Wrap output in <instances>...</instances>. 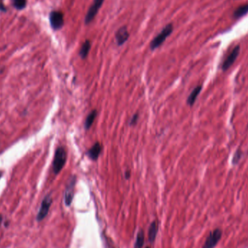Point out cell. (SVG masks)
<instances>
[{
	"instance_id": "1",
	"label": "cell",
	"mask_w": 248,
	"mask_h": 248,
	"mask_svg": "<svg viewBox=\"0 0 248 248\" xmlns=\"http://www.w3.org/2000/svg\"><path fill=\"white\" fill-rule=\"evenodd\" d=\"M67 153L63 147H59L56 149L54 152V160L52 162V170L54 174H58L66 163Z\"/></svg>"
},
{
	"instance_id": "2",
	"label": "cell",
	"mask_w": 248,
	"mask_h": 248,
	"mask_svg": "<svg viewBox=\"0 0 248 248\" xmlns=\"http://www.w3.org/2000/svg\"><path fill=\"white\" fill-rule=\"evenodd\" d=\"M173 32V25L168 24L167 26H165L161 32L158 34V36H155L150 43V49L152 50H154L165 42L166 38L169 36Z\"/></svg>"
},
{
	"instance_id": "3",
	"label": "cell",
	"mask_w": 248,
	"mask_h": 248,
	"mask_svg": "<svg viewBox=\"0 0 248 248\" xmlns=\"http://www.w3.org/2000/svg\"><path fill=\"white\" fill-rule=\"evenodd\" d=\"M52 197L51 195L49 194L46 195L44 197V198L43 199L42 203H41V206L38 212L36 215V220L38 222H40L43 220L45 218V217L49 213V208L52 205Z\"/></svg>"
},
{
	"instance_id": "4",
	"label": "cell",
	"mask_w": 248,
	"mask_h": 248,
	"mask_svg": "<svg viewBox=\"0 0 248 248\" xmlns=\"http://www.w3.org/2000/svg\"><path fill=\"white\" fill-rule=\"evenodd\" d=\"M76 177L72 176L70 177V180L68 181L66 188H65V192L64 195V200H65V205L69 207L72 203L74 195V189H75V184H76Z\"/></svg>"
},
{
	"instance_id": "5",
	"label": "cell",
	"mask_w": 248,
	"mask_h": 248,
	"mask_svg": "<svg viewBox=\"0 0 248 248\" xmlns=\"http://www.w3.org/2000/svg\"><path fill=\"white\" fill-rule=\"evenodd\" d=\"M222 236V231L219 229L212 231L206 239L202 248H214Z\"/></svg>"
},
{
	"instance_id": "6",
	"label": "cell",
	"mask_w": 248,
	"mask_h": 248,
	"mask_svg": "<svg viewBox=\"0 0 248 248\" xmlns=\"http://www.w3.org/2000/svg\"><path fill=\"white\" fill-rule=\"evenodd\" d=\"M49 21L54 30H59L64 24L63 14L60 11H52L49 15Z\"/></svg>"
},
{
	"instance_id": "7",
	"label": "cell",
	"mask_w": 248,
	"mask_h": 248,
	"mask_svg": "<svg viewBox=\"0 0 248 248\" xmlns=\"http://www.w3.org/2000/svg\"><path fill=\"white\" fill-rule=\"evenodd\" d=\"M104 0H94L92 5L89 9L87 13H86L85 18V23L89 24L94 20V18L96 16L97 13L99 12V10L101 8L102 4H103Z\"/></svg>"
},
{
	"instance_id": "8",
	"label": "cell",
	"mask_w": 248,
	"mask_h": 248,
	"mask_svg": "<svg viewBox=\"0 0 248 248\" xmlns=\"http://www.w3.org/2000/svg\"><path fill=\"white\" fill-rule=\"evenodd\" d=\"M240 47L239 46V45H237V46L234 47L231 53L229 54V55L227 57L226 60H224V62L222 65L223 70H224V71L225 70H227L232 65L234 64V63L235 62L236 59L237 58L239 54H240Z\"/></svg>"
},
{
	"instance_id": "9",
	"label": "cell",
	"mask_w": 248,
	"mask_h": 248,
	"mask_svg": "<svg viewBox=\"0 0 248 248\" xmlns=\"http://www.w3.org/2000/svg\"><path fill=\"white\" fill-rule=\"evenodd\" d=\"M129 37V31L126 27H121L115 33V40L118 46H121L128 40Z\"/></svg>"
},
{
	"instance_id": "10",
	"label": "cell",
	"mask_w": 248,
	"mask_h": 248,
	"mask_svg": "<svg viewBox=\"0 0 248 248\" xmlns=\"http://www.w3.org/2000/svg\"><path fill=\"white\" fill-rule=\"evenodd\" d=\"M102 150V146L99 142H96L87 151V155L92 160H97Z\"/></svg>"
},
{
	"instance_id": "11",
	"label": "cell",
	"mask_w": 248,
	"mask_h": 248,
	"mask_svg": "<svg viewBox=\"0 0 248 248\" xmlns=\"http://www.w3.org/2000/svg\"><path fill=\"white\" fill-rule=\"evenodd\" d=\"M97 115V110H93L89 113L88 115L86 116L85 122H84V128L86 130H89L92 127L93 123H94L95 118Z\"/></svg>"
},
{
	"instance_id": "12",
	"label": "cell",
	"mask_w": 248,
	"mask_h": 248,
	"mask_svg": "<svg viewBox=\"0 0 248 248\" xmlns=\"http://www.w3.org/2000/svg\"><path fill=\"white\" fill-rule=\"evenodd\" d=\"M201 90H202V86H197L192 90V92H191L190 96H189V97L187 98V100H186L189 105L192 106L193 104H195V101H196V99L197 98V97H198V95L200 94Z\"/></svg>"
},
{
	"instance_id": "13",
	"label": "cell",
	"mask_w": 248,
	"mask_h": 248,
	"mask_svg": "<svg viewBox=\"0 0 248 248\" xmlns=\"http://www.w3.org/2000/svg\"><path fill=\"white\" fill-rule=\"evenodd\" d=\"M158 224L156 221L152 222V224H150L149 228V232H148V239L150 242H153L154 240H155L156 235L158 234Z\"/></svg>"
},
{
	"instance_id": "14",
	"label": "cell",
	"mask_w": 248,
	"mask_h": 248,
	"mask_svg": "<svg viewBox=\"0 0 248 248\" xmlns=\"http://www.w3.org/2000/svg\"><path fill=\"white\" fill-rule=\"evenodd\" d=\"M91 49V42L89 40H86L81 46L80 51H79V55L82 59H85L88 56L89 52Z\"/></svg>"
},
{
	"instance_id": "15",
	"label": "cell",
	"mask_w": 248,
	"mask_h": 248,
	"mask_svg": "<svg viewBox=\"0 0 248 248\" xmlns=\"http://www.w3.org/2000/svg\"><path fill=\"white\" fill-rule=\"evenodd\" d=\"M248 13V4L242 5L236 9L234 13V17L235 18H240L244 16Z\"/></svg>"
},
{
	"instance_id": "16",
	"label": "cell",
	"mask_w": 248,
	"mask_h": 248,
	"mask_svg": "<svg viewBox=\"0 0 248 248\" xmlns=\"http://www.w3.org/2000/svg\"><path fill=\"white\" fill-rule=\"evenodd\" d=\"M144 242V234L143 231H139L136 235V239L134 248H142Z\"/></svg>"
},
{
	"instance_id": "17",
	"label": "cell",
	"mask_w": 248,
	"mask_h": 248,
	"mask_svg": "<svg viewBox=\"0 0 248 248\" xmlns=\"http://www.w3.org/2000/svg\"><path fill=\"white\" fill-rule=\"evenodd\" d=\"M13 4L18 10H22L26 6V0H13Z\"/></svg>"
},
{
	"instance_id": "18",
	"label": "cell",
	"mask_w": 248,
	"mask_h": 248,
	"mask_svg": "<svg viewBox=\"0 0 248 248\" xmlns=\"http://www.w3.org/2000/svg\"><path fill=\"white\" fill-rule=\"evenodd\" d=\"M138 119H139L138 113H135V114L131 118L130 121H129V125H130V126H134V125H136V123L138 121Z\"/></svg>"
},
{
	"instance_id": "19",
	"label": "cell",
	"mask_w": 248,
	"mask_h": 248,
	"mask_svg": "<svg viewBox=\"0 0 248 248\" xmlns=\"http://www.w3.org/2000/svg\"><path fill=\"white\" fill-rule=\"evenodd\" d=\"M240 156H241V152L240 151H237L234 154V159H233V163L234 164H235V163H238V161L240 160Z\"/></svg>"
},
{
	"instance_id": "20",
	"label": "cell",
	"mask_w": 248,
	"mask_h": 248,
	"mask_svg": "<svg viewBox=\"0 0 248 248\" xmlns=\"http://www.w3.org/2000/svg\"><path fill=\"white\" fill-rule=\"evenodd\" d=\"M124 175H125V177H126V179H129L131 177V171L129 170H126V171H125Z\"/></svg>"
},
{
	"instance_id": "21",
	"label": "cell",
	"mask_w": 248,
	"mask_h": 248,
	"mask_svg": "<svg viewBox=\"0 0 248 248\" xmlns=\"http://www.w3.org/2000/svg\"><path fill=\"white\" fill-rule=\"evenodd\" d=\"M2 222V215H0V224H1Z\"/></svg>"
},
{
	"instance_id": "22",
	"label": "cell",
	"mask_w": 248,
	"mask_h": 248,
	"mask_svg": "<svg viewBox=\"0 0 248 248\" xmlns=\"http://www.w3.org/2000/svg\"><path fill=\"white\" fill-rule=\"evenodd\" d=\"M2 174H3V173H2V171H0V179H1V177L2 176Z\"/></svg>"
},
{
	"instance_id": "23",
	"label": "cell",
	"mask_w": 248,
	"mask_h": 248,
	"mask_svg": "<svg viewBox=\"0 0 248 248\" xmlns=\"http://www.w3.org/2000/svg\"><path fill=\"white\" fill-rule=\"evenodd\" d=\"M146 248H149V247H146Z\"/></svg>"
}]
</instances>
